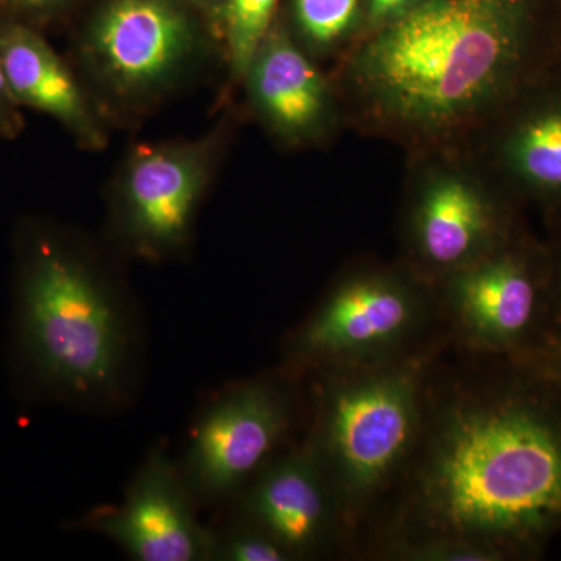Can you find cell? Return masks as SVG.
<instances>
[{"instance_id": "1", "label": "cell", "mask_w": 561, "mask_h": 561, "mask_svg": "<svg viewBox=\"0 0 561 561\" xmlns=\"http://www.w3.org/2000/svg\"><path fill=\"white\" fill-rule=\"evenodd\" d=\"M138 317L60 236L33 225L18 250L11 362L32 400L121 408L133 393Z\"/></svg>"}, {"instance_id": "2", "label": "cell", "mask_w": 561, "mask_h": 561, "mask_svg": "<svg viewBox=\"0 0 561 561\" xmlns=\"http://www.w3.org/2000/svg\"><path fill=\"white\" fill-rule=\"evenodd\" d=\"M438 537H518L561 518V440L535 413L470 404L443 423L420 485Z\"/></svg>"}, {"instance_id": "3", "label": "cell", "mask_w": 561, "mask_h": 561, "mask_svg": "<svg viewBox=\"0 0 561 561\" xmlns=\"http://www.w3.org/2000/svg\"><path fill=\"white\" fill-rule=\"evenodd\" d=\"M524 0H427L362 54L387 108L413 124H451L500 90L518 61Z\"/></svg>"}, {"instance_id": "4", "label": "cell", "mask_w": 561, "mask_h": 561, "mask_svg": "<svg viewBox=\"0 0 561 561\" xmlns=\"http://www.w3.org/2000/svg\"><path fill=\"white\" fill-rule=\"evenodd\" d=\"M420 368L375 371L323 391L311 451L334 501L360 504L408 454L419 423Z\"/></svg>"}, {"instance_id": "5", "label": "cell", "mask_w": 561, "mask_h": 561, "mask_svg": "<svg viewBox=\"0 0 561 561\" xmlns=\"http://www.w3.org/2000/svg\"><path fill=\"white\" fill-rule=\"evenodd\" d=\"M290 421L289 398L268 379L214 394L195 416L179 460L198 507L234 501L275 459Z\"/></svg>"}, {"instance_id": "6", "label": "cell", "mask_w": 561, "mask_h": 561, "mask_svg": "<svg viewBox=\"0 0 561 561\" xmlns=\"http://www.w3.org/2000/svg\"><path fill=\"white\" fill-rule=\"evenodd\" d=\"M198 511L179 460L157 445L140 461L119 504L88 513L81 527L136 561H210L213 530Z\"/></svg>"}, {"instance_id": "7", "label": "cell", "mask_w": 561, "mask_h": 561, "mask_svg": "<svg viewBox=\"0 0 561 561\" xmlns=\"http://www.w3.org/2000/svg\"><path fill=\"white\" fill-rule=\"evenodd\" d=\"M208 171V150L201 144L162 146L138 151L124 184L121 232L136 253L160 257L181 249Z\"/></svg>"}, {"instance_id": "8", "label": "cell", "mask_w": 561, "mask_h": 561, "mask_svg": "<svg viewBox=\"0 0 561 561\" xmlns=\"http://www.w3.org/2000/svg\"><path fill=\"white\" fill-rule=\"evenodd\" d=\"M191 22L172 0H111L90 36V57L127 94L171 80L192 54Z\"/></svg>"}, {"instance_id": "9", "label": "cell", "mask_w": 561, "mask_h": 561, "mask_svg": "<svg viewBox=\"0 0 561 561\" xmlns=\"http://www.w3.org/2000/svg\"><path fill=\"white\" fill-rule=\"evenodd\" d=\"M419 319L408 290L387 279L345 284L313 312L291 337L297 364L348 362L381 353L402 341Z\"/></svg>"}, {"instance_id": "10", "label": "cell", "mask_w": 561, "mask_h": 561, "mask_svg": "<svg viewBox=\"0 0 561 561\" xmlns=\"http://www.w3.org/2000/svg\"><path fill=\"white\" fill-rule=\"evenodd\" d=\"M232 502V515L265 531L294 560L319 551L330 534L334 497L311 448L273 459Z\"/></svg>"}, {"instance_id": "11", "label": "cell", "mask_w": 561, "mask_h": 561, "mask_svg": "<svg viewBox=\"0 0 561 561\" xmlns=\"http://www.w3.org/2000/svg\"><path fill=\"white\" fill-rule=\"evenodd\" d=\"M0 61L18 105L54 117L91 146L102 142L76 77L39 33L20 21L0 22Z\"/></svg>"}, {"instance_id": "12", "label": "cell", "mask_w": 561, "mask_h": 561, "mask_svg": "<svg viewBox=\"0 0 561 561\" xmlns=\"http://www.w3.org/2000/svg\"><path fill=\"white\" fill-rule=\"evenodd\" d=\"M451 294L457 319L476 341L511 342L529 327L534 316V284L511 260L465 268L454 279Z\"/></svg>"}, {"instance_id": "13", "label": "cell", "mask_w": 561, "mask_h": 561, "mask_svg": "<svg viewBox=\"0 0 561 561\" xmlns=\"http://www.w3.org/2000/svg\"><path fill=\"white\" fill-rule=\"evenodd\" d=\"M490 231L489 206L465 181H438L421 202L419 245L423 256L437 267H457L472 260Z\"/></svg>"}, {"instance_id": "14", "label": "cell", "mask_w": 561, "mask_h": 561, "mask_svg": "<svg viewBox=\"0 0 561 561\" xmlns=\"http://www.w3.org/2000/svg\"><path fill=\"white\" fill-rule=\"evenodd\" d=\"M261 108L286 131H302L319 121L324 84L312 62L284 38L268 39L250 65Z\"/></svg>"}, {"instance_id": "15", "label": "cell", "mask_w": 561, "mask_h": 561, "mask_svg": "<svg viewBox=\"0 0 561 561\" xmlns=\"http://www.w3.org/2000/svg\"><path fill=\"white\" fill-rule=\"evenodd\" d=\"M508 157L513 169L534 186L561 191V110L527 121L513 136Z\"/></svg>"}, {"instance_id": "16", "label": "cell", "mask_w": 561, "mask_h": 561, "mask_svg": "<svg viewBox=\"0 0 561 561\" xmlns=\"http://www.w3.org/2000/svg\"><path fill=\"white\" fill-rule=\"evenodd\" d=\"M278 0H228L227 32L232 68L245 72L262 46Z\"/></svg>"}, {"instance_id": "17", "label": "cell", "mask_w": 561, "mask_h": 561, "mask_svg": "<svg viewBox=\"0 0 561 561\" xmlns=\"http://www.w3.org/2000/svg\"><path fill=\"white\" fill-rule=\"evenodd\" d=\"M210 561H289L279 542L253 524L232 515L231 522L213 529Z\"/></svg>"}, {"instance_id": "18", "label": "cell", "mask_w": 561, "mask_h": 561, "mask_svg": "<svg viewBox=\"0 0 561 561\" xmlns=\"http://www.w3.org/2000/svg\"><path fill=\"white\" fill-rule=\"evenodd\" d=\"M357 0H297L302 31L316 43L337 39L356 13Z\"/></svg>"}, {"instance_id": "19", "label": "cell", "mask_w": 561, "mask_h": 561, "mask_svg": "<svg viewBox=\"0 0 561 561\" xmlns=\"http://www.w3.org/2000/svg\"><path fill=\"white\" fill-rule=\"evenodd\" d=\"M398 556L412 561H491L497 559V552L489 546L482 545V541L457 537H437L435 540L409 546Z\"/></svg>"}, {"instance_id": "20", "label": "cell", "mask_w": 561, "mask_h": 561, "mask_svg": "<svg viewBox=\"0 0 561 561\" xmlns=\"http://www.w3.org/2000/svg\"><path fill=\"white\" fill-rule=\"evenodd\" d=\"M21 130L20 105L14 101L7 84L0 61V136H14Z\"/></svg>"}, {"instance_id": "21", "label": "cell", "mask_w": 561, "mask_h": 561, "mask_svg": "<svg viewBox=\"0 0 561 561\" xmlns=\"http://www.w3.org/2000/svg\"><path fill=\"white\" fill-rule=\"evenodd\" d=\"M412 0H370L368 2V14L371 21H382L391 14L404 9Z\"/></svg>"}, {"instance_id": "22", "label": "cell", "mask_w": 561, "mask_h": 561, "mask_svg": "<svg viewBox=\"0 0 561 561\" xmlns=\"http://www.w3.org/2000/svg\"><path fill=\"white\" fill-rule=\"evenodd\" d=\"M11 5L22 10H43L49 9L55 3L61 2V0H9Z\"/></svg>"}]
</instances>
